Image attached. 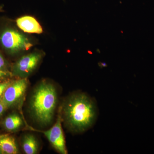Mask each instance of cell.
Masks as SVG:
<instances>
[{
	"instance_id": "6da1fadb",
	"label": "cell",
	"mask_w": 154,
	"mask_h": 154,
	"mask_svg": "<svg viewBox=\"0 0 154 154\" xmlns=\"http://www.w3.org/2000/svg\"><path fill=\"white\" fill-rule=\"evenodd\" d=\"M63 113L69 129L73 132L82 133L90 128L96 122L98 107L93 98L85 93H77L67 99Z\"/></svg>"
},
{
	"instance_id": "7a4b0ae2",
	"label": "cell",
	"mask_w": 154,
	"mask_h": 154,
	"mask_svg": "<svg viewBox=\"0 0 154 154\" xmlns=\"http://www.w3.org/2000/svg\"><path fill=\"white\" fill-rule=\"evenodd\" d=\"M57 103L55 87L51 83L43 81L35 88L31 100V110L39 123L49 124L53 119Z\"/></svg>"
},
{
	"instance_id": "3957f363",
	"label": "cell",
	"mask_w": 154,
	"mask_h": 154,
	"mask_svg": "<svg viewBox=\"0 0 154 154\" xmlns=\"http://www.w3.org/2000/svg\"><path fill=\"white\" fill-rule=\"evenodd\" d=\"M0 42L4 48L12 54L28 51L33 46L28 37L12 28L6 29L2 32Z\"/></svg>"
},
{
	"instance_id": "277c9868",
	"label": "cell",
	"mask_w": 154,
	"mask_h": 154,
	"mask_svg": "<svg viewBox=\"0 0 154 154\" xmlns=\"http://www.w3.org/2000/svg\"><path fill=\"white\" fill-rule=\"evenodd\" d=\"M39 52H33L24 56L15 63L12 69V75L26 78L36 69L42 58Z\"/></svg>"
},
{
	"instance_id": "5b68a950",
	"label": "cell",
	"mask_w": 154,
	"mask_h": 154,
	"mask_svg": "<svg viewBox=\"0 0 154 154\" xmlns=\"http://www.w3.org/2000/svg\"><path fill=\"white\" fill-rule=\"evenodd\" d=\"M28 86L26 78L13 82L5 91L2 100L6 108L16 105L23 98Z\"/></svg>"
},
{
	"instance_id": "8992f818",
	"label": "cell",
	"mask_w": 154,
	"mask_h": 154,
	"mask_svg": "<svg viewBox=\"0 0 154 154\" xmlns=\"http://www.w3.org/2000/svg\"><path fill=\"white\" fill-rule=\"evenodd\" d=\"M51 145L62 154H67L65 140L61 126V117L59 115L56 122L51 128L42 131Z\"/></svg>"
},
{
	"instance_id": "52a82bcc",
	"label": "cell",
	"mask_w": 154,
	"mask_h": 154,
	"mask_svg": "<svg viewBox=\"0 0 154 154\" xmlns=\"http://www.w3.org/2000/svg\"><path fill=\"white\" fill-rule=\"evenodd\" d=\"M17 26L24 32L40 34L43 32L42 27L35 18L30 16H24L17 20Z\"/></svg>"
},
{
	"instance_id": "ba28073f",
	"label": "cell",
	"mask_w": 154,
	"mask_h": 154,
	"mask_svg": "<svg viewBox=\"0 0 154 154\" xmlns=\"http://www.w3.org/2000/svg\"><path fill=\"white\" fill-rule=\"evenodd\" d=\"M0 149L3 154H16L18 152L15 139L8 135L0 136Z\"/></svg>"
},
{
	"instance_id": "9c48e42d",
	"label": "cell",
	"mask_w": 154,
	"mask_h": 154,
	"mask_svg": "<svg viewBox=\"0 0 154 154\" xmlns=\"http://www.w3.org/2000/svg\"><path fill=\"white\" fill-rule=\"evenodd\" d=\"M22 147L26 154H35L38 152V142L35 137L32 134L25 135L24 136Z\"/></svg>"
},
{
	"instance_id": "30bf717a",
	"label": "cell",
	"mask_w": 154,
	"mask_h": 154,
	"mask_svg": "<svg viewBox=\"0 0 154 154\" xmlns=\"http://www.w3.org/2000/svg\"><path fill=\"white\" fill-rule=\"evenodd\" d=\"M23 121L21 117L17 114L9 116L4 121V125L6 129L9 131L16 130L22 125Z\"/></svg>"
},
{
	"instance_id": "8fae6325",
	"label": "cell",
	"mask_w": 154,
	"mask_h": 154,
	"mask_svg": "<svg viewBox=\"0 0 154 154\" xmlns=\"http://www.w3.org/2000/svg\"><path fill=\"white\" fill-rule=\"evenodd\" d=\"M12 82H11V81L0 82V99H2L5 91Z\"/></svg>"
},
{
	"instance_id": "7c38bea8",
	"label": "cell",
	"mask_w": 154,
	"mask_h": 154,
	"mask_svg": "<svg viewBox=\"0 0 154 154\" xmlns=\"http://www.w3.org/2000/svg\"><path fill=\"white\" fill-rule=\"evenodd\" d=\"M0 70L3 71L9 72L5 59L0 53Z\"/></svg>"
},
{
	"instance_id": "4fadbf2b",
	"label": "cell",
	"mask_w": 154,
	"mask_h": 154,
	"mask_svg": "<svg viewBox=\"0 0 154 154\" xmlns=\"http://www.w3.org/2000/svg\"><path fill=\"white\" fill-rule=\"evenodd\" d=\"M12 75H12V72H10L3 71L0 70V82L2 80L5 79L6 78L11 76Z\"/></svg>"
},
{
	"instance_id": "5bb4252c",
	"label": "cell",
	"mask_w": 154,
	"mask_h": 154,
	"mask_svg": "<svg viewBox=\"0 0 154 154\" xmlns=\"http://www.w3.org/2000/svg\"><path fill=\"white\" fill-rule=\"evenodd\" d=\"M6 108V107L2 101V99H0V116L2 115Z\"/></svg>"
},
{
	"instance_id": "9a60e30c",
	"label": "cell",
	"mask_w": 154,
	"mask_h": 154,
	"mask_svg": "<svg viewBox=\"0 0 154 154\" xmlns=\"http://www.w3.org/2000/svg\"><path fill=\"white\" fill-rule=\"evenodd\" d=\"M3 8V6L2 5L0 6V12H2V11Z\"/></svg>"
},
{
	"instance_id": "2e32d148",
	"label": "cell",
	"mask_w": 154,
	"mask_h": 154,
	"mask_svg": "<svg viewBox=\"0 0 154 154\" xmlns=\"http://www.w3.org/2000/svg\"><path fill=\"white\" fill-rule=\"evenodd\" d=\"M3 154L2 151V150H1V149H0V154Z\"/></svg>"
}]
</instances>
